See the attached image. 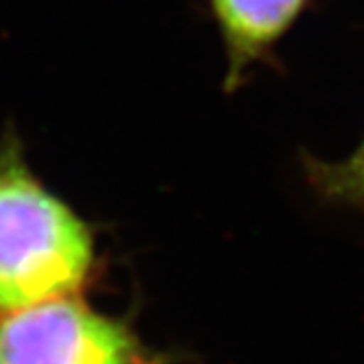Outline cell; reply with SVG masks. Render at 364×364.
<instances>
[{
    "label": "cell",
    "mask_w": 364,
    "mask_h": 364,
    "mask_svg": "<svg viewBox=\"0 0 364 364\" xmlns=\"http://www.w3.org/2000/svg\"><path fill=\"white\" fill-rule=\"evenodd\" d=\"M95 264L86 222L31 173L16 139L0 145V318L77 296Z\"/></svg>",
    "instance_id": "obj_1"
},
{
    "label": "cell",
    "mask_w": 364,
    "mask_h": 364,
    "mask_svg": "<svg viewBox=\"0 0 364 364\" xmlns=\"http://www.w3.org/2000/svg\"><path fill=\"white\" fill-rule=\"evenodd\" d=\"M307 5L309 0H211L224 42L228 88H235L246 70L270 53Z\"/></svg>",
    "instance_id": "obj_3"
},
{
    "label": "cell",
    "mask_w": 364,
    "mask_h": 364,
    "mask_svg": "<svg viewBox=\"0 0 364 364\" xmlns=\"http://www.w3.org/2000/svg\"><path fill=\"white\" fill-rule=\"evenodd\" d=\"M307 178L327 200L364 206V143L341 163L307 161Z\"/></svg>",
    "instance_id": "obj_4"
},
{
    "label": "cell",
    "mask_w": 364,
    "mask_h": 364,
    "mask_svg": "<svg viewBox=\"0 0 364 364\" xmlns=\"http://www.w3.org/2000/svg\"><path fill=\"white\" fill-rule=\"evenodd\" d=\"M0 364H159L123 323L77 296L0 318Z\"/></svg>",
    "instance_id": "obj_2"
}]
</instances>
